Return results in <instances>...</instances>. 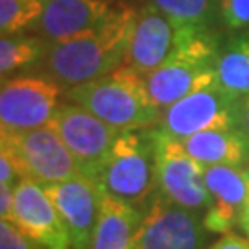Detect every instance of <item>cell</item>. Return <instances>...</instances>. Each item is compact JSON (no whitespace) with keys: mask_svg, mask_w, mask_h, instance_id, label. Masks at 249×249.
<instances>
[{"mask_svg":"<svg viewBox=\"0 0 249 249\" xmlns=\"http://www.w3.org/2000/svg\"><path fill=\"white\" fill-rule=\"evenodd\" d=\"M238 227L248 234V238H249V220H242V222H238Z\"/></svg>","mask_w":249,"mask_h":249,"instance_id":"cell-28","label":"cell"},{"mask_svg":"<svg viewBox=\"0 0 249 249\" xmlns=\"http://www.w3.org/2000/svg\"><path fill=\"white\" fill-rule=\"evenodd\" d=\"M151 135L157 157L159 192L181 207L205 213L213 205V196L205 185V164L194 159L181 141L162 127L151 129Z\"/></svg>","mask_w":249,"mask_h":249,"instance_id":"cell-7","label":"cell"},{"mask_svg":"<svg viewBox=\"0 0 249 249\" xmlns=\"http://www.w3.org/2000/svg\"><path fill=\"white\" fill-rule=\"evenodd\" d=\"M20 181V176H18L15 164L11 162L8 155L4 151H0V183H6V185H17Z\"/></svg>","mask_w":249,"mask_h":249,"instance_id":"cell-24","label":"cell"},{"mask_svg":"<svg viewBox=\"0 0 249 249\" xmlns=\"http://www.w3.org/2000/svg\"><path fill=\"white\" fill-rule=\"evenodd\" d=\"M0 151L11 159L20 179L30 178L41 185L59 183L83 174L52 125L11 133L2 131Z\"/></svg>","mask_w":249,"mask_h":249,"instance_id":"cell-5","label":"cell"},{"mask_svg":"<svg viewBox=\"0 0 249 249\" xmlns=\"http://www.w3.org/2000/svg\"><path fill=\"white\" fill-rule=\"evenodd\" d=\"M240 107L242 98L214 83L166 107L160 116V127L176 139L209 129H236L240 127Z\"/></svg>","mask_w":249,"mask_h":249,"instance_id":"cell-9","label":"cell"},{"mask_svg":"<svg viewBox=\"0 0 249 249\" xmlns=\"http://www.w3.org/2000/svg\"><path fill=\"white\" fill-rule=\"evenodd\" d=\"M185 150L205 166L249 164V137L244 129H209L179 139Z\"/></svg>","mask_w":249,"mask_h":249,"instance_id":"cell-17","label":"cell"},{"mask_svg":"<svg viewBox=\"0 0 249 249\" xmlns=\"http://www.w3.org/2000/svg\"><path fill=\"white\" fill-rule=\"evenodd\" d=\"M246 170H248V176H249V166H248V168H246Z\"/></svg>","mask_w":249,"mask_h":249,"instance_id":"cell-30","label":"cell"},{"mask_svg":"<svg viewBox=\"0 0 249 249\" xmlns=\"http://www.w3.org/2000/svg\"><path fill=\"white\" fill-rule=\"evenodd\" d=\"M61 89L45 74L2 80L0 131H28L48 125L59 109Z\"/></svg>","mask_w":249,"mask_h":249,"instance_id":"cell-10","label":"cell"},{"mask_svg":"<svg viewBox=\"0 0 249 249\" xmlns=\"http://www.w3.org/2000/svg\"><path fill=\"white\" fill-rule=\"evenodd\" d=\"M67 98L118 131L146 129L162 116V109L150 98L144 76L125 65L104 78L67 89Z\"/></svg>","mask_w":249,"mask_h":249,"instance_id":"cell-2","label":"cell"},{"mask_svg":"<svg viewBox=\"0 0 249 249\" xmlns=\"http://www.w3.org/2000/svg\"><path fill=\"white\" fill-rule=\"evenodd\" d=\"M13 199H15V187L0 183V216L2 220H8L11 209H13Z\"/></svg>","mask_w":249,"mask_h":249,"instance_id":"cell-26","label":"cell"},{"mask_svg":"<svg viewBox=\"0 0 249 249\" xmlns=\"http://www.w3.org/2000/svg\"><path fill=\"white\" fill-rule=\"evenodd\" d=\"M205 185L213 196V205L203 213L205 227L209 232L225 234L232 225H238V218L249 201L248 170L229 164L205 166Z\"/></svg>","mask_w":249,"mask_h":249,"instance_id":"cell-14","label":"cell"},{"mask_svg":"<svg viewBox=\"0 0 249 249\" xmlns=\"http://www.w3.org/2000/svg\"><path fill=\"white\" fill-rule=\"evenodd\" d=\"M150 4L181 24L211 30L214 0H150Z\"/></svg>","mask_w":249,"mask_h":249,"instance_id":"cell-21","label":"cell"},{"mask_svg":"<svg viewBox=\"0 0 249 249\" xmlns=\"http://www.w3.org/2000/svg\"><path fill=\"white\" fill-rule=\"evenodd\" d=\"M0 249H45L9 220L0 222Z\"/></svg>","mask_w":249,"mask_h":249,"instance_id":"cell-23","label":"cell"},{"mask_svg":"<svg viewBox=\"0 0 249 249\" xmlns=\"http://www.w3.org/2000/svg\"><path fill=\"white\" fill-rule=\"evenodd\" d=\"M8 220L45 249L71 248L69 231L55 205L45 187L34 179L24 178L15 185V199Z\"/></svg>","mask_w":249,"mask_h":249,"instance_id":"cell-13","label":"cell"},{"mask_svg":"<svg viewBox=\"0 0 249 249\" xmlns=\"http://www.w3.org/2000/svg\"><path fill=\"white\" fill-rule=\"evenodd\" d=\"M142 223L141 207L122 201L102 188L96 227L90 249H133Z\"/></svg>","mask_w":249,"mask_h":249,"instance_id":"cell-16","label":"cell"},{"mask_svg":"<svg viewBox=\"0 0 249 249\" xmlns=\"http://www.w3.org/2000/svg\"><path fill=\"white\" fill-rule=\"evenodd\" d=\"M111 196L144 207L157 190V157L151 129L122 131L96 176Z\"/></svg>","mask_w":249,"mask_h":249,"instance_id":"cell-3","label":"cell"},{"mask_svg":"<svg viewBox=\"0 0 249 249\" xmlns=\"http://www.w3.org/2000/svg\"><path fill=\"white\" fill-rule=\"evenodd\" d=\"M137 9L118 6L98 28L48 46L39 61L41 74L57 81L63 89L104 78L122 67L131 37Z\"/></svg>","mask_w":249,"mask_h":249,"instance_id":"cell-1","label":"cell"},{"mask_svg":"<svg viewBox=\"0 0 249 249\" xmlns=\"http://www.w3.org/2000/svg\"><path fill=\"white\" fill-rule=\"evenodd\" d=\"M240 129L246 131L249 137V94L242 98V107H240Z\"/></svg>","mask_w":249,"mask_h":249,"instance_id":"cell-27","label":"cell"},{"mask_svg":"<svg viewBox=\"0 0 249 249\" xmlns=\"http://www.w3.org/2000/svg\"><path fill=\"white\" fill-rule=\"evenodd\" d=\"M242 220H249V201H248V205H246V209L242 211L240 218H238V222H242Z\"/></svg>","mask_w":249,"mask_h":249,"instance_id":"cell-29","label":"cell"},{"mask_svg":"<svg viewBox=\"0 0 249 249\" xmlns=\"http://www.w3.org/2000/svg\"><path fill=\"white\" fill-rule=\"evenodd\" d=\"M45 9V0H0V32L17 36L37 22Z\"/></svg>","mask_w":249,"mask_h":249,"instance_id":"cell-20","label":"cell"},{"mask_svg":"<svg viewBox=\"0 0 249 249\" xmlns=\"http://www.w3.org/2000/svg\"><path fill=\"white\" fill-rule=\"evenodd\" d=\"M203 214L174 203L159 190L146 201L133 249H203Z\"/></svg>","mask_w":249,"mask_h":249,"instance_id":"cell-8","label":"cell"},{"mask_svg":"<svg viewBox=\"0 0 249 249\" xmlns=\"http://www.w3.org/2000/svg\"><path fill=\"white\" fill-rule=\"evenodd\" d=\"M218 52L220 45L213 30H201L178 55L144 76L153 104L164 111L190 92L214 85Z\"/></svg>","mask_w":249,"mask_h":249,"instance_id":"cell-4","label":"cell"},{"mask_svg":"<svg viewBox=\"0 0 249 249\" xmlns=\"http://www.w3.org/2000/svg\"><path fill=\"white\" fill-rule=\"evenodd\" d=\"M218 11L225 28L229 30L249 28V0H220Z\"/></svg>","mask_w":249,"mask_h":249,"instance_id":"cell-22","label":"cell"},{"mask_svg":"<svg viewBox=\"0 0 249 249\" xmlns=\"http://www.w3.org/2000/svg\"><path fill=\"white\" fill-rule=\"evenodd\" d=\"M48 43L39 36H2L0 39V74L6 80L13 72L39 63L48 50Z\"/></svg>","mask_w":249,"mask_h":249,"instance_id":"cell-19","label":"cell"},{"mask_svg":"<svg viewBox=\"0 0 249 249\" xmlns=\"http://www.w3.org/2000/svg\"><path fill=\"white\" fill-rule=\"evenodd\" d=\"M201 30L205 28L187 26L170 18L153 4L142 6L135 11L124 65L148 76L190 45Z\"/></svg>","mask_w":249,"mask_h":249,"instance_id":"cell-6","label":"cell"},{"mask_svg":"<svg viewBox=\"0 0 249 249\" xmlns=\"http://www.w3.org/2000/svg\"><path fill=\"white\" fill-rule=\"evenodd\" d=\"M43 187L69 231L71 248L90 249L92 232L98 220L102 185L96 179L80 174L67 181Z\"/></svg>","mask_w":249,"mask_h":249,"instance_id":"cell-12","label":"cell"},{"mask_svg":"<svg viewBox=\"0 0 249 249\" xmlns=\"http://www.w3.org/2000/svg\"><path fill=\"white\" fill-rule=\"evenodd\" d=\"M113 9L107 0H45V9L32 30L48 45L61 43L98 28Z\"/></svg>","mask_w":249,"mask_h":249,"instance_id":"cell-15","label":"cell"},{"mask_svg":"<svg viewBox=\"0 0 249 249\" xmlns=\"http://www.w3.org/2000/svg\"><path fill=\"white\" fill-rule=\"evenodd\" d=\"M48 125H52L67 144L81 172L92 179H96L113 142L122 133L74 102L59 106Z\"/></svg>","mask_w":249,"mask_h":249,"instance_id":"cell-11","label":"cell"},{"mask_svg":"<svg viewBox=\"0 0 249 249\" xmlns=\"http://www.w3.org/2000/svg\"><path fill=\"white\" fill-rule=\"evenodd\" d=\"M207 249H249V238H242L238 234L225 232L218 242H214Z\"/></svg>","mask_w":249,"mask_h":249,"instance_id":"cell-25","label":"cell"},{"mask_svg":"<svg viewBox=\"0 0 249 249\" xmlns=\"http://www.w3.org/2000/svg\"><path fill=\"white\" fill-rule=\"evenodd\" d=\"M216 83L236 98L249 94V34L229 39L216 55Z\"/></svg>","mask_w":249,"mask_h":249,"instance_id":"cell-18","label":"cell"}]
</instances>
